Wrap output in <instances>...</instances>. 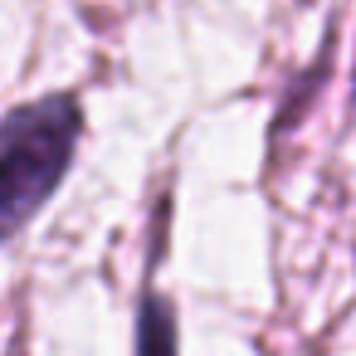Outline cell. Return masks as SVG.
<instances>
[{"instance_id":"obj_1","label":"cell","mask_w":356,"mask_h":356,"mask_svg":"<svg viewBox=\"0 0 356 356\" xmlns=\"http://www.w3.org/2000/svg\"><path fill=\"white\" fill-rule=\"evenodd\" d=\"M83 137L74 93H44L0 118V244L15 239L64 186Z\"/></svg>"},{"instance_id":"obj_2","label":"cell","mask_w":356,"mask_h":356,"mask_svg":"<svg viewBox=\"0 0 356 356\" xmlns=\"http://www.w3.org/2000/svg\"><path fill=\"white\" fill-rule=\"evenodd\" d=\"M137 356H181L176 341V307L166 293L147 288L137 302Z\"/></svg>"}]
</instances>
